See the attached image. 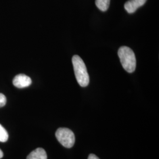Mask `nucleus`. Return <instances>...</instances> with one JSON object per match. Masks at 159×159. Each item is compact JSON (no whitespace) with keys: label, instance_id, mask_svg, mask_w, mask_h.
Segmentation results:
<instances>
[{"label":"nucleus","instance_id":"f257e3e1","mask_svg":"<svg viewBox=\"0 0 159 159\" xmlns=\"http://www.w3.org/2000/svg\"><path fill=\"white\" fill-rule=\"evenodd\" d=\"M118 56L123 68L129 73L135 71L136 67V59L133 51L130 48L123 46L118 51Z\"/></svg>","mask_w":159,"mask_h":159},{"label":"nucleus","instance_id":"f03ea898","mask_svg":"<svg viewBox=\"0 0 159 159\" xmlns=\"http://www.w3.org/2000/svg\"><path fill=\"white\" fill-rule=\"evenodd\" d=\"M75 78L81 87H85L89 85L90 79L87 68L83 60L77 55L72 58Z\"/></svg>","mask_w":159,"mask_h":159},{"label":"nucleus","instance_id":"7ed1b4c3","mask_svg":"<svg viewBox=\"0 0 159 159\" xmlns=\"http://www.w3.org/2000/svg\"><path fill=\"white\" fill-rule=\"evenodd\" d=\"M56 137L59 143L65 148H72L75 143L74 133L67 128H59L56 133Z\"/></svg>","mask_w":159,"mask_h":159},{"label":"nucleus","instance_id":"20e7f679","mask_svg":"<svg viewBox=\"0 0 159 159\" xmlns=\"http://www.w3.org/2000/svg\"><path fill=\"white\" fill-rule=\"evenodd\" d=\"M13 85L19 89L27 87L31 84L32 81L29 76L25 74H18L16 75L12 81Z\"/></svg>","mask_w":159,"mask_h":159},{"label":"nucleus","instance_id":"39448f33","mask_svg":"<svg viewBox=\"0 0 159 159\" xmlns=\"http://www.w3.org/2000/svg\"><path fill=\"white\" fill-rule=\"evenodd\" d=\"M147 0H129L125 4V10L129 14L134 13L140 7L143 6Z\"/></svg>","mask_w":159,"mask_h":159},{"label":"nucleus","instance_id":"423d86ee","mask_svg":"<svg viewBox=\"0 0 159 159\" xmlns=\"http://www.w3.org/2000/svg\"><path fill=\"white\" fill-rule=\"evenodd\" d=\"M27 159H47V155L44 149L37 148L29 154Z\"/></svg>","mask_w":159,"mask_h":159},{"label":"nucleus","instance_id":"0eeeda50","mask_svg":"<svg viewBox=\"0 0 159 159\" xmlns=\"http://www.w3.org/2000/svg\"><path fill=\"white\" fill-rule=\"evenodd\" d=\"M110 0H96L95 4L97 8L102 11H106L110 6Z\"/></svg>","mask_w":159,"mask_h":159},{"label":"nucleus","instance_id":"6e6552de","mask_svg":"<svg viewBox=\"0 0 159 159\" xmlns=\"http://www.w3.org/2000/svg\"><path fill=\"white\" fill-rule=\"evenodd\" d=\"M8 134L6 129L0 125V142H6L8 140Z\"/></svg>","mask_w":159,"mask_h":159},{"label":"nucleus","instance_id":"1a4fd4ad","mask_svg":"<svg viewBox=\"0 0 159 159\" xmlns=\"http://www.w3.org/2000/svg\"><path fill=\"white\" fill-rule=\"evenodd\" d=\"M7 99L6 97L3 94L0 93V108L4 107L6 104Z\"/></svg>","mask_w":159,"mask_h":159},{"label":"nucleus","instance_id":"9d476101","mask_svg":"<svg viewBox=\"0 0 159 159\" xmlns=\"http://www.w3.org/2000/svg\"><path fill=\"white\" fill-rule=\"evenodd\" d=\"M88 159H100L95 154H90L88 157Z\"/></svg>","mask_w":159,"mask_h":159},{"label":"nucleus","instance_id":"9b49d317","mask_svg":"<svg viewBox=\"0 0 159 159\" xmlns=\"http://www.w3.org/2000/svg\"><path fill=\"white\" fill-rule=\"evenodd\" d=\"M4 154H3V152H2V150L0 149V159H1L3 157Z\"/></svg>","mask_w":159,"mask_h":159}]
</instances>
